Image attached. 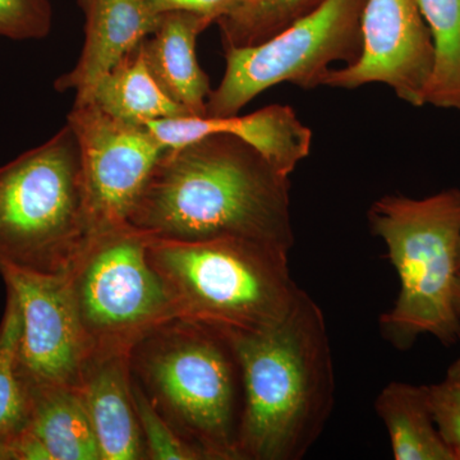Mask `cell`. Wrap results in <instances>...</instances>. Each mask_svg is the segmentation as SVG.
I'll return each mask as SVG.
<instances>
[{"instance_id": "cell-19", "label": "cell", "mask_w": 460, "mask_h": 460, "mask_svg": "<svg viewBox=\"0 0 460 460\" xmlns=\"http://www.w3.org/2000/svg\"><path fill=\"white\" fill-rule=\"evenodd\" d=\"M434 42L426 104L460 111V0H417Z\"/></svg>"}, {"instance_id": "cell-22", "label": "cell", "mask_w": 460, "mask_h": 460, "mask_svg": "<svg viewBox=\"0 0 460 460\" xmlns=\"http://www.w3.org/2000/svg\"><path fill=\"white\" fill-rule=\"evenodd\" d=\"M133 402L140 423L147 459L208 460L205 454L193 447L166 422L140 384L132 377Z\"/></svg>"}, {"instance_id": "cell-17", "label": "cell", "mask_w": 460, "mask_h": 460, "mask_svg": "<svg viewBox=\"0 0 460 460\" xmlns=\"http://www.w3.org/2000/svg\"><path fill=\"white\" fill-rule=\"evenodd\" d=\"M32 410L26 434L42 445L49 460H102L98 438L77 390L30 387Z\"/></svg>"}, {"instance_id": "cell-20", "label": "cell", "mask_w": 460, "mask_h": 460, "mask_svg": "<svg viewBox=\"0 0 460 460\" xmlns=\"http://www.w3.org/2000/svg\"><path fill=\"white\" fill-rule=\"evenodd\" d=\"M22 317L16 296L7 290V305L0 325V444L11 445L23 434L32 410L31 389L17 368Z\"/></svg>"}, {"instance_id": "cell-12", "label": "cell", "mask_w": 460, "mask_h": 460, "mask_svg": "<svg viewBox=\"0 0 460 460\" xmlns=\"http://www.w3.org/2000/svg\"><path fill=\"white\" fill-rule=\"evenodd\" d=\"M146 126L166 148L184 146L214 133L237 136L288 177L310 155L313 142L311 129L287 105H270L248 115L169 118Z\"/></svg>"}, {"instance_id": "cell-18", "label": "cell", "mask_w": 460, "mask_h": 460, "mask_svg": "<svg viewBox=\"0 0 460 460\" xmlns=\"http://www.w3.org/2000/svg\"><path fill=\"white\" fill-rule=\"evenodd\" d=\"M395 460H456L436 426L428 385L393 381L375 401Z\"/></svg>"}, {"instance_id": "cell-24", "label": "cell", "mask_w": 460, "mask_h": 460, "mask_svg": "<svg viewBox=\"0 0 460 460\" xmlns=\"http://www.w3.org/2000/svg\"><path fill=\"white\" fill-rule=\"evenodd\" d=\"M428 389L436 426L456 460H460V384L445 378Z\"/></svg>"}, {"instance_id": "cell-7", "label": "cell", "mask_w": 460, "mask_h": 460, "mask_svg": "<svg viewBox=\"0 0 460 460\" xmlns=\"http://www.w3.org/2000/svg\"><path fill=\"white\" fill-rule=\"evenodd\" d=\"M93 353H131L157 326L178 319L147 253V235L128 223L93 230L66 274Z\"/></svg>"}, {"instance_id": "cell-15", "label": "cell", "mask_w": 460, "mask_h": 460, "mask_svg": "<svg viewBox=\"0 0 460 460\" xmlns=\"http://www.w3.org/2000/svg\"><path fill=\"white\" fill-rule=\"evenodd\" d=\"M211 23L210 18L190 12H168L144 41L147 63L156 80L192 117H204L213 91L196 56L199 35Z\"/></svg>"}, {"instance_id": "cell-25", "label": "cell", "mask_w": 460, "mask_h": 460, "mask_svg": "<svg viewBox=\"0 0 460 460\" xmlns=\"http://www.w3.org/2000/svg\"><path fill=\"white\" fill-rule=\"evenodd\" d=\"M241 0H146L148 7L156 14L168 12H190L210 18L217 22L239 4Z\"/></svg>"}, {"instance_id": "cell-10", "label": "cell", "mask_w": 460, "mask_h": 460, "mask_svg": "<svg viewBox=\"0 0 460 460\" xmlns=\"http://www.w3.org/2000/svg\"><path fill=\"white\" fill-rule=\"evenodd\" d=\"M16 296L22 330L17 368L30 387H77L93 349L78 319L66 275L0 266Z\"/></svg>"}, {"instance_id": "cell-21", "label": "cell", "mask_w": 460, "mask_h": 460, "mask_svg": "<svg viewBox=\"0 0 460 460\" xmlns=\"http://www.w3.org/2000/svg\"><path fill=\"white\" fill-rule=\"evenodd\" d=\"M323 0H241L217 21L224 49L255 47L311 13Z\"/></svg>"}, {"instance_id": "cell-1", "label": "cell", "mask_w": 460, "mask_h": 460, "mask_svg": "<svg viewBox=\"0 0 460 460\" xmlns=\"http://www.w3.org/2000/svg\"><path fill=\"white\" fill-rule=\"evenodd\" d=\"M289 177L252 145L214 133L166 148L127 223L150 238H241L289 253Z\"/></svg>"}, {"instance_id": "cell-8", "label": "cell", "mask_w": 460, "mask_h": 460, "mask_svg": "<svg viewBox=\"0 0 460 460\" xmlns=\"http://www.w3.org/2000/svg\"><path fill=\"white\" fill-rule=\"evenodd\" d=\"M366 0H323L269 40L228 48L226 72L206 104L208 117L237 115L251 100L275 84L321 86L334 63L354 65L362 53Z\"/></svg>"}, {"instance_id": "cell-11", "label": "cell", "mask_w": 460, "mask_h": 460, "mask_svg": "<svg viewBox=\"0 0 460 460\" xmlns=\"http://www.w3.org/2000/svg\"><path fill=\"white\" fill-rule=\"evenodd\" d=\"M361 27L358 60L330 69L321 86L357 89L384 84L408 104L425 105L435 49L417 0H366Z\"/></svg>"}, {"instance_id": "cell-14", "label": "cell", "mask_w": 460, "mask_h": 460, "mask_svg": "<svg viewBox=\"0 0 460 460\" xmlns=\"http://www.w3.org/2000/svg\"><path fill=\"white\" fill-rule=\"evenodd\" d=\"M102 460H145L132 393L131 353H93L77 387Z\"/></svg>"}, {"instance_id": "cell-4", "label": "cell", "mask_w": 460, "mask_h": 460, "mask_svg": "<svg viewBox=\"0 0 460 460\" xmlns=\"http://www.w3.org/2000/svg\"><path fill=\"white\" fill-rule=\"evenodd\" d=\"M368 223L399 278L394 305L378 321L384 339L401 350L410 349L420 335L447 347L459 343L454 287L459 274L460 190L420 199L384 196L368 210Z\"/></svg>"}, {"instance_id": "cell-5", "label": "cell", "mask_w": 460, "mask_h": 460, "mask_svg": "<svg viewBox=\"0 0 460 460\" xmlns=\"http://www.w3.org/2000/svg\"><path fill=\"white\" fill-rule=\"evenodd\" d=\"M147 253L178 319L215 329L270 328L292 310L302 290L290 274L289 253L248 239L147 237Z\"/></svg>"}, {"instance_id": "cell-27", "label": "cell", "mask_w": 460, "mask_h": 460, "mask_svg": "<svg viewBox=\"0 0 460 460\" xmlns=\"http://www.w3.org/2000/svg\"><path fill=\"white\" fill-rule=\"evenodd\" d=\"M0 460H16L11 445L0 444Z\"/></svg>"}, {"instance_id": "cell-6", "label": "cell", "mask_w": 460, "mask_h": 460, "mask_svg": "<svg viewBox=\"0 0 460 460\" xmlns=\"http://www.w3.org/2000/svg\"><path fill=\"white\" fill-rule=\"evenodd\" d=\"M93 233L80 147L68 124L0 166V266L66 275Z\"/></svg>"}, {"instance_id": "cell-9", "label": "cell", "mask_w": 460, "mask_h": 460, "mask_svg": "<svg viewBox=\"0 0 460 460\" xmlns=\"http://www.w3.org/2000/svg\"><path fill=\"white\" fill-rule=\"evenodd\" d=\"M66 124L80 147L93 230L127 223L166 147L147 126L111 117L93 102H75Z\"/></svg>"}, {"instance_id": "cell-3", "label": "cell", "mask_w": 460, "mask_h": 460, "mask_svg": "<svg viewBox=\"0 0 460 460\" xmlns=\"http://www.w3.org/2000/svg\"><path fill=\"white\" fill-rule=\"evenodd\" d=\"M132 377L208 460H239L241 367L219 329L184 319L157 326L131 352Z\"/></svg>"}, {"instance_id": "cell-29", "label": "cell", "mask_w": 460, "mask_h": 460, "mask_svg": "<svg viewBox=\"0 0 460 460\" xmlns=\"http://www.w3.org/2000/svg\"><path fill=\"white\" fill-rule=\"evenodd\" d=\"M459 271H460V251H459Z\"/></svg>"}, {"instance_id": "cell-26", "label": "cell", "mask_w": 460, "mask_h": 460, "mask_svg": "<svg viewBox=\"0 0 460 460\" xmlns=\"http://www.w3.org/2000/svg\"><path fill=\"white\" fill-rule=\"evenodd\" d=\"M447 380L460 384V356L458 359H456V361L450 365L447 374Z\"/></svg>"}, {"instance_id": "cell-28", "label": "cell", "mask_w": 460, "mask_h": 460, "mask_svg": "<svg viewBox=\"0 0 460 460\" xmlns=\"http://www.w3.org/2000/svg\"><path fill=\"white\" fill-rule=\"evenodd\" d=\"M454 304H456V313L460 314V271L454 287Z\"/></svg>"}, {"instance_id": "cell-2", "label": "cell", "mask_w": 460, "mask_h": 460, "mask_svg": "<svg viewBox=\"0 0 460 460\" xmlns=\"http://www.w3.org/2000/svg\"><path fill=\"white\" fill-rule=\"evenodd\" d=\"M228 337L243 386L239 460L305 458L335 404V370L325 314L302 289L279 323Z\"/></svg>"}, {"instance_id": "cell-16", "label": "cell", "mask_w": 460, "mask_h": 460, "mask_svg": "<svg viewBox=\"0 0 460 460\" xmlns=\"http://www.w3.org/2000/svg\"><path fill=\"white\" fill-rule=\"evenodd\" d=\"M144 41L99 81L91 102L111 117L142 126L154 120L192 117L156 80L147 63Z\"/></svg>"}, {"instance_id": "cell-23", "label": "cell", "mask_w": 460, "mask_h": 460, "mask_svg": "<svg viewBox=\"0 0 460 460\" xmlns=\"http://www.w3.org/2000/svg\"><path fill=\"white\" fill-rule=\"evenodd\" d=\"M49 0H0V35L13 40L42 39L50 32Z\"/></svg>"}, {"instance_id": "cell-13", "label": "cell", "mask_w": 460, "mask_h": 460, "mask_svg": "<svg viewBox=\"0 0 460 460\" xmlns=\"http://www.w3.org/2000/svg\"><path fill=\"white\" fill-rule=\"evenodd\" d=\"M80 5L86 18L83 51L56 83L60 93L75 91V104L91 102L99 81L155 31L162 18L146 0H80Z\"/></svg>"}]
</instances>
